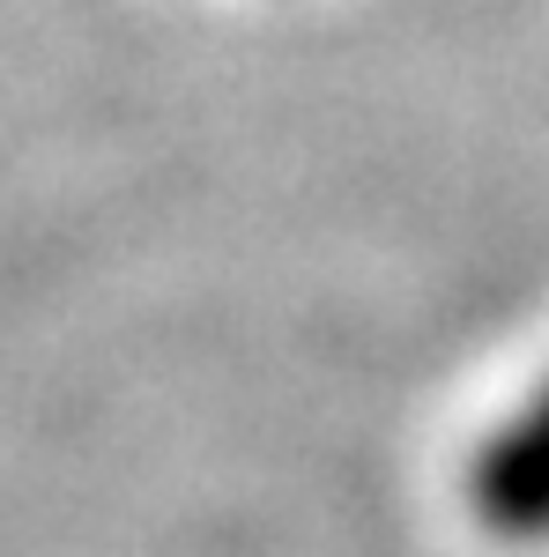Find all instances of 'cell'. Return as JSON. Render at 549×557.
<instances>
[{"instance_id": "obj_1", "label": "cell", "mask_w": 549, "mask_h": 557, "mask_svg": "<svg viewBox=\"0 0 549 557\" xmlns=\"http://www.w3.org/2000/svg\"><path fill=\"white\" fill-rule=\"evenodd\" d=\"M467 513L498 543H549V380L467 454Z\"/></svg>"}]
</instances>
